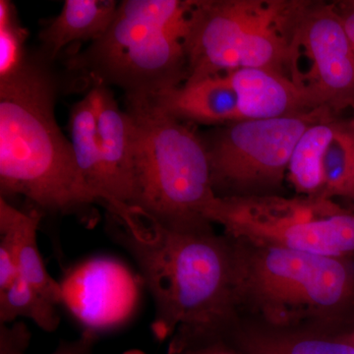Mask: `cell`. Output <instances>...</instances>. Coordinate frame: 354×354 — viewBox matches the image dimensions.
<instances>
[{"label":"cell","instance_id":"1","mask_svg":"<svg viewBox=\"0 0 354 354\" xmlns=\"http://www.w3.org/2000/svg\"><path fill=\"white\" fill-rule=\"evenodd\" d=\"M108 220L109 237L131 256L152 295L158 337L236 327L232 247L213 223L167 225L128 207Z\"/></svg>","mask_w":354,"mask_h":354},{"label":"cell","instance_id":"2","mask_svg":"<svg viewBox=\"0 0 354 354\" xmlns=\"http://www.w3.org/2000/svg\"><path fill=\"white\" fill-rule=\"evenodd\" d=\"M41 53L0 78V197L94 225L100 204L84 183L71 142L55 120L57 83Z\"/></svg>","mask_w":354,"mask_h":354},{"label":"cell","instance_id":"3","mask_svg":"<svg viewBox=\"0 0 354 354\" xmlns=\"http://www.w3.org/2000/svg\"><path fill=\"white\" fill-rule=\"evenodd\" d=\"M227 236L239 322L335 335L354 329L353 261Z\"/></svg>","mask_w":354,"mask_h":354},{"label":"cell","instance_id":"4","mask_svg":"<svg viewBox=\"0 0 354 354\" xmlns=\"http://www.w3.org/2000/svg\"><path fill=\"white\" fill-rule=\"evenodd\" d=\"M192 0H124L109 29L68 59L88 84L122 88L150 100L187 79L183 39Z\"/></svg>","mask_w":354,"mask_h":354},{"label":"cell","instance_id":"5","mask_svg":"<svg viewBox=\"0 0 354 354\" xmlns=\"http://www.w3.org/2000/svg\"><path fill=\"white\" fill-rule=\"evenodd\" d=\"M309 3L192 0L183 39L185 82L241 69L271 70L290 78L295 37Z\"/></svg>","mask_w":354,"mask_h":354},{"label":"cell","instance_id":"6","mask_svg":"<svg viewBox=\"0 0 354 354\" xmlns=\"http://www.w3.org/2000/svg\"><path fill=\"white\" fill-rule=\"evenodd\" d=\"M125 102L134 129L131 208L167 225L209 223L207 213L218 197L204 139L150 100Z\"/></svg>","mask_w":354,"mask_h":354},{"label":"cell","instance_id":"7","mask_svg":"<svg viewBox=\"0 0 354 354\" xmlns=\"http://www.w3.org/2000/svg\"><path fill=\"white\" fill-rule=\"evenodd\" d=\"M207 220L232 239L354 261V211L327 198L218 197Z\"/></svg>","mask_w":354,"mask_h":354},{"label":"cell","instance_id":"8","mask_svg":"<svg viewBox=\"0 0 354 354\" xmlns=\"http://www.w3.org/2000/svg\"><path fill=\"white\" fill-rule=\"evenodd\" d=\"M332 114L317 109L285 118L235 121L204 139L216 197L281 195L298 141L311 125Z\"/></svg>","mask_w":354,"mask_h":354},{"label":"cell","instance_id":"9","mask_svg":"<svg viewBox=\"0 0 354 354\" xmlns=\"http://www.w3.org/2000/svg\"><path fill=\"white\" fill-rule=\"evenodd\" d=\"M290 79L316 109L354 111V51L335 2L311 1L305 10Z\"/></svg>","mask_w":354,"mask_h":354},{"label":"cell","instance_id":"10","mask_svg":"<svg viewBox=\"0 0 354 354\" xmlns=\"http://www.w3.org/2000/svg\"><path fill=\"white\" fill-rule=\"evenodd\" d=\"M59 283L62 305L84 332L97 335L131 318L143 283L120 261L100 256L72 267Z\"/></svg>","mask_w":354,"mask_h":354},{"label":"cell","instance_id":"11","mask_svg":"<svg viewBox=\"0 0 354 354\" xmlns=\"http://www.w3.org/2000/svg\"><path fill=\"white\" fill-rule=\"evenodd\" d=\"M94 106L97 134L111 185L108 211L131 208L134 199V129L127 111H121L109 86L93 83L87 93Z\"/></svg>","mask_w":354,"mask_h":354},{"label":"cell","instance_id":"12","mask_svg":"<svg viewBox=\"0 0 354 354\" xmlns=\"http://www.w3.org/2000/svg\"><path fill=\"white\" fill-rule=\"evenodd\" d=\"M237 95L239 121L270 120L317 109L290 77L266 69L228 73Z\"/></svg>","mask_w":354,"mask_h":354},{"label":"cell","instance_id":"13","mask_svg":"<svg viewBox=\"0 0 354 354\" xmlns=\"http://www.w3.org/2000/svg\"><path fill=\"white\" fill-rule=\"evenodd\" d=\"M150 101L183 121L203 124L239 121L237 95L228 74L181 84Z\"/></svg>","mask_w":354,"mask_h":354},{"label":"cell","instance_id":"14","mask_svg":"<svg viewBox=\"0 0 354 354\" xmlns=\"http://www.w3.org/2000/svg\"><path fill=\"white\" fill-rule=\"evenodd\" d=\"M41 218L39 209H17L0 197V236L6 237L13 246L20 278L58 306L62 305V288L59 281L48 274L37 239Z\"/></svg>","mask_w":354,"mask_h":354},{"label":"cell","instance_id":"15","mask_svg":"<svg viewBox=\"0 0 354 354\" xmlns=\"http://www.w3.org/2000/svg\"><path fill=\"white\" fill-rule=\"evenodd\" d=\"M230 342L241 354H354L341 335L308 330H281L239 322Z\"/></svg>","mask_w":354,"mask_h":354},{"label":"cell","instance_id":"16","mask_svg":"<svg viewBox=\"0 0 354 354\" xmlns=\"http://www.w3.org/2000/svg\"><path fill=\"white\" fill-rule=\"evenodd\" d=\"M118 4L113 0H65L59 14L39 32L41 55L53 62L69 44L101 38L113 23Z\"/></svg>","mask_w":354,"mask_h":354},{"label":"cell","instance_id":"17","mask_svg":"<svg viewBox=\"0 0 354 354\" xmlns=\"http://www.w3.org/2000/svg\"><path fill=\"white\" fill-rule=\"evenodd\" d=\"M68 128L74 157L84 183L100 205L106 209L113 204V197L97 134L95 109L88 94L72 106Z\"/></svg>","mask_w":354,"mask_h":354},{"label":"cell","instance_id":"18","mask_svg":"<svg viewBox=\"0 0 354 354\" xmlns=\"http://www.w3.org/2000/svg\"><path fill=\"white\" fill-rule=\"evenodd\" d=\"M339 116H327L314 123L299 139L288 165V180L297 195L318 196L323 184V160L334 137Z\"/></svg>","mask_w":354,"mask_h":354},{"label":"cell","instance_id":"19","mask_svg":"<svg viewBox=\"0 0 354 354\" xmlns=\"http://www.w3.org/2000/svg\"><path fill=\"white\" fill-rule=\"evenodd\" d=\"M318 196L342 200L354 211V118H339L323 160V184Z\"/></svg>","mask_w":354,"mask_h":354},{"label":"cell","instance_id":"20","mask_svg":"<svg viewBox=\"0 0 354 354\" xmlns=\"http://www.w3.org/2000/svg\"><path fill=\"white\" fill-rule=\"evenodd\" d=\"M57 307V304L19 277L6 290L0 291V324H10L19 318H26L41 329L53 332L60 323Z\"/></svg>","mask_w":354,"mask_h":354},{"label":"cell","instance_id":"21","mask_svg":"<svg viewBox=\"0 0 354 354\" xmlns=\"http://www.w3.org/2000/svg\"><path fill=\"white\" fill-rule=\"evenodd\" d=\"M27 37L13 4L0 0V78L10 75L24 62Z\"/></svg>","mask_w":354,"mask_h":354},{"label":"cell","instance_id":"22","mask_svg":"<svg viewBox=\"0 0 354 354\" xmlns=\"http://www.w3.org/2000/svg\"><path fill=\"white\" fill-rule=\"evenodd\" d=\"M232 332L206 330L174 335L169 354H241L230 342Z\"/></svg>","mask_w":354,"mask_h":354},{"label":"cell","instance_id":"23","mask_svg":"<svg viewBox=\"0 0 354 354\" xmlns=\"http://www.w3.org/2000/svg\"><path fill=\"white\" fill-rule=\"evenodd\" d=\"M30 333L22 321L0 324L1 354H22L21 349L28 344Z\"/></svg>","mask_w":354,"mask_h":354},{"label":"cell","instance_id":"24","mask_svg":"<svg viewBox=\"0 0 354 354\" xmlns=\"http://www.w3.org/2000/svg\"><path fill=\"white\" fill-rule=\"evenodd\" d=\"M19 277L13 246L6 237L0 236V291L9 288Z\"/></svg>","mask_w":354,"mask_h":354},{"label":"cell","instance_id":"25","mask_svg":"<svg viewBox=\"0 0 354 354\" xmlns=\"http://www.w3.org/2000/svg\"><path fill=\"white\" fill-rule=\"evenodd\" d=\"M95 339V335L84 332L80 339L60 344L59 348L53 354H92V346Z\"/></svg>","mask_w":354,"mask_h":354},{"label":"cell","instance_id":"26","mask_svg":"<svg viewBox=\"0 0 354 354\" xmlns=\"http://www.w3.org/2000/svg\"><path fill=\"white\" fill-rule=\"evenodd\" d=\"M354 51V0L335 2Z\"/></svg>","mask_w":354,"mask_h":354},{"label":"cell","instance_id":"27","mask_svg":"<svg viewBox=\"0 0 354 354\" xmlns=\"http://www.w3.org/2000/svg\"><path fill=\"white\" fill-rule=\"evenodd\" d=\"M341 337H344L346 341L351 342L354 346V329L351 330V332L348 333L346 335H341Z\"/></svg>","mask_w":354,"mask_h":354}]
</instances>
